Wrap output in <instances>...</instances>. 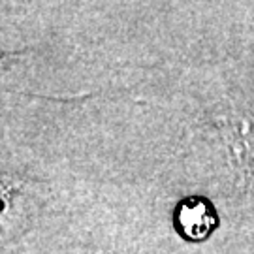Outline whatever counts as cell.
Returning <instances> with one entry per match:
<instances>
[{
    "label": "cell",
    "mask_w": 254,
    "mask_h": 254,
    "mask_svg": "<svg viewBox=\"0 0 254 254\" xmlns=\"http://www.w3.org/2000/svg\"><path fill=\"white\" fill-rule=\"evenodd\" d=\"M224 130V139L230 151V160L236 172L247 181H253L254 175V108H232L226 117L220 121Z\"/></svg>",
    "instance_id": "cell-1"
},
{
    "label": "cell",
    "mask_w": 254,
    "mask_h": 254,
    "mask_svg": "<svg viewBox=\"0 0 254 254\" xmlns=\"http://www.w3.org/2000/svg\"><path fill=\"white\" fill-rule=\"evenodd\" d=\"M23 194V187L13 177L0 173V241H6L13 228L23 224V213L19 211Z\"/></svg>",
    "instance_id": "cell-3"
},
{
    "label": "cell",
    "mask_w": 254,
    "mask_h": 254,
    "mask_svg": "<svg viewBox=\"0 0 254 254\" xmlns=\"http://www.w3.org/2000/svg\"><path fill=\"white\" fill-rule=\"evenodd\" d=\"M177 228L185 237L201 241L217 226V215L211 203L201 198L185 200L177 209Z\"/></svg>",
    "instance_id": "cell-2"
}]
</instances>
